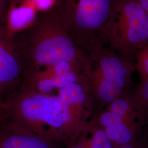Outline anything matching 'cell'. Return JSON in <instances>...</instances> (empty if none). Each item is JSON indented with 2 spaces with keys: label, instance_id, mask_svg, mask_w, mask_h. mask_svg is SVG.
I'll use <instances>...</instances> for the list:
<instances>
[{
  "label": "cell",
  "instance_id": "obj_1",
  "mask_svg": "<svg viewBox=\"0 0 148 148\" xmlns=\"http://www.w3.org/2000/svg\"><path fill=\"white\" fill-rule=\"evenodd\" d=\"M23 76L43 68L70 62L86 66L87 55L74 42L55 7L38 11L32 24L14 35Z\"/></svg>",
  "mask_w": 148,
  "mask_h": 148
},
{
  "label": "cell",
  "instance_id": "obj_2",
  "mask_svg": "<svg viewBox=\"0 0 148 148\" xmlns=\"http://www.w3.org/2000/svg\"><path fill=\"white\" fill-rule=\"evenodd\" d=\"M119 1L57 0L54 7L74 42L86 53L108 46V32Z\"/></svg>",
  "mask_w": 148,
  "mask_h": 148
},
{
  "label": "cell",
  "instance_id": "obj_3",
  "mask_svg": "<svg viewBox=\"0 0 148 148\" xmlns=\"http://www.w3.org/2000/svg\"><path fill=\"white\" fill-rule=\"evenodd\" d=\"M4 119L66 145L62 109L54 95L19 88L5 101Z\"/></svg>",
  "mask_w": 148,
  "mask_h": 148
},
{
  "label": "cell",
  "instance_id": "obj_4",
  "mask_svg": "<svg viewBox=\"0 0 148 148\" xmlns=\"http://www.w3.org/2000/svg\"><path fill=\"white\" fill-rule=\"evenodd\" d=\"M85 77L90 97L98 112L121 97L134 68L131 60L109 46H99L86 53Z\"/></svg>",
  "mask_w": 148,
  "mask_h": 148
},
{
  "label": "cell",
  "instance_id": "obj_5",
  "mask_svg": "<svg viewBox=\"0 0 148 148\" xmlns=\"http://www.w3.org/2000/svg\"><path fill=\"white\" fill-rule=\"evenodd\" d=\"M108 46L131 60L148 46V14L137 0H119L107 36Z\"/></svg>",
  "mask_w": 148,
  "mask_h": 148
},
{
  "label": "cell",
  "instance_id": "obj_6",
  "mask_svg": "<svg viewBox=\"0 0 148 148\" xmlns=\"http://www.w3.org/2000/svg\"><path fill=\"white\" fill-rule=\"evenodd\" d=\"M57 91L54 95L61 107L68 148L84 130L93 106L86 81L71 83Z\"/></svg>",
  "mask_w": 148,
  "mask_h": 148
},
{
  "label": "cell",
  "instance_id": "obj_7",
  "mask_svg": "<svg viewBox=\"0 0 148 148\" xmlns=\"http://www.w3.org/2000/svg\"><path fill=\"white\" fill-rule=\"evenodd\" d=\"M135 110L131 101L120 97L108 105L93 120L105 131L115 147L127 145L139 140Z\"/></svg>",
  "mask_w": 148,
  "mask_h": 148
},
{
  "label": "cell",
  "instance_id": "obj_8",
  "mask_svg": "<svg viewBox=\"0 0 148 148\" xmlns=\"http://www.w3.org/2000/svg\"><path fill=\"white\" fill-rule=\"evenodd\" d=\"M85 66L75 63L64 62L39 69L23 76L19 88L52 95L73 82L86 81Z\"/></svg>",
  "mask_w": 148,
  "mask_h": 148
},
{
  "label": "cell",
  "instance_id": "obj_9",
  "mask_svg": "<svg viewBox=\"0 0 148 148\" xmlns=\"http://www.w3.org/2000/svg\"><path fill=\"white\" fill-rule=\"evenodd\" d=\"M23 68L14 35L0 23V94L5 101L21 84Z\"/></svg>",
  "mask_w": 148,
  "mask_h": 148
},
{
  "label": "cell",
  "instance_id": "obj_10",
  "mask_svg": "<svg viewBox=\"0 0 148 148\" xmlns=\"http://www.w3.org/2000/svg\"><path fill=\"white\" fill-rule=\"evenodd\" d=\"M58 142L18 126L7 120L0 121L2 148H58Z\"/></svg>",
  "mask_w": 148,
  "mask_h": 148
},
{
  "label": "cell",
  "instance_id": "obj_11",
  "mask_svg": "<svg viewBox=\"0 0 148 148\" xmlns=\"http://www.w3.org/2000/svg\"><path fill=\"white\" fill-rule=\"evenodd\" d=\"M38 10L30 0H13L10 2L6 13L5 26L14 35L30 26Z\"/></svg>",
  "mask_w": 148,
  "mask_h": 148
},
{
  "label": "cell",
  "instance_id": "obj_12",
  "mask_svg": "<svg viewBox=\"0 0 148 148\" xmlns=\"http://www.w3.org/2000/svg\"><path fill=\"white\" fill-rule=\"evenodd\" d=\"M88 134V148H114L115 145L106 134L104 130L93 120L85 127Z\"/></svg>",
  "mask_w": 148,
  "mask_h": 148
},
{
  "label": "cell",
  "instance_id": "obj_13",
  "mask_svg": "<svg viewBox=\"0 0 148 148\" xmlns=\"http://www.w3.org/2000/svg\"><path fill=\"white\" fill-rule=\"evenodd\" d=\"M136 59V69L144 80L148 79V46L138 53Z\"/></svg>",
  "mask_w": 148,
  "mask_h": 148
},
{
  "label": "cell",
  "instance_id": "obj_14",
  "mask_svg": "<svg viewBox=\"0 0 148 148\" xmlns=\"http://www.w3.org/2000/svg\"><path fill=\"white\" fill-rule=\"evenodd\" d=\"M38 11H46L53 7L57 0H30Z\"/></svg>",
  "mask_w": 148,
  "mask_h": 148
},
{
  "label": "cell",
  "instance_id": "obj_15",
  "mask_svg": "<svg viewBox=\"0 0 148 148\" xmlns=\"http://www.w3.org/2000/svg\"><path fill=\"white\" fill-rule=\"evenodd\" d=\"M10 3V0H0V23L5 24V16Z\"/></svg>",
  "mask_w": 148,
  "mask_h": 148
},
{
  "label": "cell",
  "instance_id": "obj_16",
  "mask_svg": "<svg viewBox=\"0 0 148 148\" xmlns=\"http://www.w3.org/2000/svg\"><path fill=\"white\" fill-rule=\"evenodd\" d=\"M114 148H148V144L145 140H139L137 142L133 144L115 147Z\"/></svg>",
  "mask_w": 148,
  "mask_h": 148
},
{
  "label": "cell",
  "instance_id": "obj_17",
  "mask_svg": "<svg viewBox=\"0 0 148 148\" xmlns=\"http://www.w3.org/2000/svg\"><path fill=\"white\" fill-rule=\"evenodd\" d=\"M5 117V101L0 94V121L4 119Z\"/></svg>",
  "mask_w": 148,
  "mask_h": 148
},
{
  "label": "cell",
  "instance_id": "obj_18",
  "mask_svg": "<svg viewBox=\"0 0 148 148\" xmlns=\"http://www.w3.org/2000/svg\"><path fill=\"white\" fill-rule=\"evenodd\" d=\"M148 14V0H137Z\"/></svg>",
  "mask_w": 148,
  "mask_h": 148
},
{
  "label": "cell",
  "instance_id": "obj_19",
  "mask_svg": "<svg viewBox=\"0 0 148 148\" xmlns=\"http://www.w3.org/2000/svg\"><path fill=\"white\" fill-rule=\"evenodd\" d=\"M10 2H11V1H13V0H10Z\"/></svg>",
  "mask_w": 148,
  "mask_h": 148
},
{
  "label": "cell",
  "instance_id": "obj_20",
  "mask_svg": "<svg viewBox=\"0 0 148 148\" xmlns=\"http://www.w3.org/2000/svg\"><path fill=\"white\" fill-rule=\"evenodd\" d=\"M0 148H1V147H0Z\"/></svg>",
  "mask_w": 148,
  "mask_h": 148
}]
</instances>
